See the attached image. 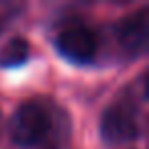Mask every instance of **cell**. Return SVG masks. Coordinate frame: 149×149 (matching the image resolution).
Returning a JSON list of instances; mask_svg holds the SVG:
<instances>
[{"label":"cell","mask_w":149,"mask_h":149,"mask_svg":"<svg viewBox=\"0 0 149 149\" xmlns=\"http://www.w3.org/2000/svg\"><path fill=\"white\" fill-rule=\"evenodd\" d=\"M116 39L123 45L125 51L139 55L145 51L149 41V15L147 10H141L137 15L127 17L116 27Z\"/></svg>","instance_id":"cell-4"},{"label":"cell","mask_w":149,"mask_h":149,"mask_svg":"<svg viewBox=\"0 0 149 149\" xmlns=\"http://www.w3.org/2000/svg\"><path fill=\"white\" fill-rule=\"evenodd\" d=\"M100 135L106 143H129L139 135L135 106L127 100L110 104L100 120Z\"/></svg>","instance_id":"cell-2"},{"label":"cell","mask_w":149,"mask_h":149,"mask_svg":"<svg viewBox=\"0 0 149 149\" xmlns=\"http://www.w3.org/2000/svg\"><path fill=\"white\" fill-rule=\"evenodd\" d=\"M55 45H57V51L74 63L92 61L96 55V49H98L94 33L80 23H72V25L63 27L55 39Z\"/></svg>","instance_id":"cell-3"},{"label":"cell","mask_w":149,"mask_h":149,"mask_svg":"<svg viewBox=\"0 0 149 149\" xmlns=\"http://www.w3.org/2000/svg\"><path fill=\"white\" fill-rule=\"evenodd\" d=\"M29 59V43L25 39H13L0 51V65L2 68H17Z\"/></svg>","instance_id":"cell-5"},{"label":"cell","mask_w":149,"mask_h":149,"mask_svg":"<svg viewBox=\"0 0 149 149\" xmlns=\"http://www.w3.org/2000/svg\"><path fill=\"white\" fill-rule=\"evenodd\" d=\"M53 133V118L45 104L37 100L23 102L10 120V137L15 145L23 149H35L43 145Z\"/></svg>","instance_id":"cell-1"}]
</instances>
